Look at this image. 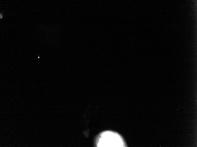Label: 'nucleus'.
Listing matches in <instances>:
<instances>
[{
	"mask_svg": "<svg viewBox=\"0 0 197 147\" xmlns=\"http://www.w3.org/2000/svg\"><path fill=\"white\" fill-rule=\"evenodd\" d=\"M124 144L121 138L116 134L110 132L101 134L98 143L99 147H122Z\"/></svg>",
	"mask_w": 197,
	"mask_h": 147,
	"instance_id": "obj_1",
	"label": "nucleus"
}]
</instances>
